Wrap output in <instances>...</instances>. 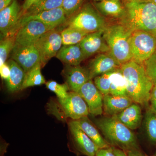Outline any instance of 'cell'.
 <instances>
[{"mask_svg":"<svg viewBox=\"0 0 156 156\" xmlns=\"http://www.w3.org/2000/svg\"><path fill=\"white\" fill-rule=\"evenodd\" d=\"M120 69L126 79L128 97L134 103L142 105L147 104L154 85L143 65L131 60L122 65Z\"/></svg>","mask_w":156,"mask_h":156,"instance_id":"obj_1","label":"cell"},{"mask_svg":"<svg viewBox=\"0 0 156 156\" xmlns=\"http://www.w3.org/2000/svg\"><path fill=\"white\" fill-rule=\"evenodd\" d=\"M126 14L121 21L132 31L156 33V5L150 1H125Z\"/></svg>","mask_w":156,"mask_h":156,"instance_id":"obj_2","label":"cell"},{"mask_svg":"<svg viewBox=\"0 0 156 156\" xmlns=\"http://www.w3.org/2000/svg\"><path fill=\"white\" fill-rule=\"evenodd\" d=\"M95 123L109 144L126 152L139 149L135 134L115 117H103Z\"/></svg>","mask_w":156,"mask_h":156,"instance_id":"obj_3","label":"cell"},{"mask_svg":"<svg viewBox=\"0 0 156 156\" xmlns=\"http://www.w3.org/2000/svg\"><path fill=\"white\" fill-rule=\"evenodd\" d=\"M132 32L121 21L108 24L104 30V38L110 53L121 65L132 60L130 39Z\"/></svg>","mask_w":156,"mask_h":156,"instance_id":"obj_4","label":"cell"},{"mask_svg":"<svg viewBox=\"0 0 156 156\" xmlns=\"http://www.w3.org/2000/svg\"><path fill=\"white\" fill-rule=\"evenodd\" d=\"M48 111L60 121L67 118L78 120L88 117L89 108L86 101L78 92H69L64 99L57 98L48 104Z\"/></svg>","mask_w":156,"mask_h":156,"instance_id":"obj_5","label":"cell"},{"mask_svg":"<svg viewBox=\"0 0 156 156\" xmlns=\"http://www.w3.org/2000/svg\"><path fill=\"white\" fill-rule=\"evenodd\" d=\"M66 24V27L76 29L87 34L104 30L108 25L105 17L90 3L83 4L67 20Z\"/></svg>","mask_w":156,"mask_h":156,"instance_id":"obj_6","label":"cell"},{"mask_svg":"<svg viewBox=\"0 0 156 156\" xmlns=\"http://www.w3.org/2000/svg\"><path fill=\"white\" fill-rule=\"evenodd\" d=\"M130 45L132 60L139 64H143L156 52L154 35L145 31H133Z\"/></svg>","mask_w":156,"mask_h":156,"instance_id":"obj_7","label":"cell"},{"mask_svg":"<svg viewBox=\"0 0 156 156\" xmlns=\"http://www.w3.org/2000/svg\"><path fill=\"white\" fill-rule=\"evenodd\" d=\"M61 31L53 29L40 37L35 46L41 56L42 67L56 54L62 47Z\"/></svg>","mask_w":156,"mask_h":156,"instance_id":"obj_8","label":"cell"},{"mask_svg":"<svg viewBox=\"0 0 156 156\" xmlns=\"http://www.w3.org/2000/svg\"><path fill=\"white\" fill-rule=\"evenodd\" d=\"M69 128L70 134L71 149L84 155L96 156L99 148L82 130L75 120L69 123Z\"/></svg>","mask_w":156,"mask_h":156,"instance_id":"obj_9","label":"cell"},{"mask_svg":"<svg viewBox=\"0 0 156 156\" xmlns=\"http://www.w3.org/2000/svg\"><path fill=\"white\" fill-rule=\"evenodd\" d=\"M52 29L38 20H30L20 27L15 34V44L22 47L35 45L40 37Z\"/></svg>","mask_w":156,"mask_h":156,"instance_id":"obj_10","label":"cell"},{"mask_svg":"<svg viewBox=\"0 0 156 156\" xmlns=\"http://www.w3.org/2000/svg\"><path fill=\"white\" fill-rule=\"evenodd\" d=\"M21 17L22 10L16 0H13L8 7L0 11L1 39L15 35L16 29Z\"/></svg>","mask_w":156,"mask_h":156,"instance_id":"obj_11","label":"cell"},{"mask_svg":"<svg viewBox=\"0 0 156 156\" xmlns=\"http://www.w3.org/2000/svg\"><path fill=\"white\" fill-rule=\"evenodd\" d=\"M67 20L62 7L42 11L37 14L21 17L16 29L15 34L20 27L30 20H38L51 28L55 29L66 24Z\"/></svg>","mask_w":156,"mask_h":156,"instance_id":"obj_12","label":"cell"},{"mask_svg":"<svg viewBox=\"0 0 156 156\" xmlns=\"http://www.w3.org/2000/svg\"><path fill=\"white\" fill-rule=\"evenodd\" d=\"M11 59L22 68L25 73L41 63L40 53L35 45L22 47L15 44L11 52Z\"/></svg>","mask_w":156,"mask_h":156,"instance_id":"obj_13","label":"cell"},{"mask_svg":"<svg viewBox=\"0 0 156 156\" xmlns=\"http://www.w3.org/2000/svg\"><path fill=\"white\" fill-rule=\"evenodd\" d=\"M121 65L110 52L98 53L91 60L87 70L92 80L98 76L120 68Z\"/></svg>","mask_w":156,"mask_h":156,"instance_id":"obj_14","label":"cell"},{"mask_svg":"<svg viewBox=\"0 0 156 156\" xmlns=\"http://www.w3.org/2000/svg\"><path fill=\"white\" fill-rule=\"evenodd\" d=\"M78 93L87 103L89 113L94 116L102 114L103 96L92 80H89L84 84Z\"/></svg>","mask_w":156,"mask_h":156,"instance_id":"obj_15","label":"cell"},{"mask_svg":"<svg viewBox=\"0 0 156 156\" xmlns=\"http://www.w3.org/2000/svg\"><path fill=\"white\" fill-rule=\"evenodd\" d=\"M103 30L88 34L80 43L86 58L95 54L109 52L104 38Z\"/></svg>","mask_w":156,"mask_h":156,"instance_id":"obj_16","label":"cell"},{"mask_svg":"<svg viewBox=\"0 0 156 156\" xmlns=\"http://www.w3.org/2000/svg\"><path fill=\"white\" fill-rule=\"evenodd\" d=\"M62 73L71 92H79L81 87L90 80L87 69L80 65H66Z\"/></svg>","mask_w":156,"mask_h":156,"instance_id":"obj_17","label":"cell"},{"mask_svg":"<svg viewBox=\"0 0 156 156\" xmlns=\"http://www.w3.org/2000/svg\"><path fill=\"white\" fill-rule=\"evenodd\" d=\"M103 111L110 116L119 114L130 106L134 101L128 96L103 95Z\"/></svg>","mask_w":156,"mask_h":156,"instance_id":"obj_18","label":"cell"},{"mask_svg":"<svg viewBox=\"0 0 156 156\" xmlns=\"http://www.w3.org/2000/svg\"><path fill=\"white\" fill-rule=\"evenodd\" d=\"M113 117L131 130H135L141 124L142 110L139 105L134 102L119 114Z\"/></svg>","mask_w":156,"mask_h":156,"instance_id":"obj_19","label":"cell"},{"mask_svg":"<svg viewBox=\"0 0 156 156\" xmlns=\"http://www.w3.org/2000/svg\"><path fill=\"white\" fill-rule=\"evenodd\" d=\"M56 58L67 65H80L86 59L80 44L75 45H63L56 55Z\"/></svg>","mask_w":156,"mask_h":156,"instance_id":"obj_20","label":"cell"},{"mask_svg":"<svg viewBox=\"0 0 156 156\" xmlns=\"http://www.w3.org/2000/svg\"><path fill=\"white\" fill-rule=\"evenodd\" d=\"M93 4L104 17L122 19L126 14L125 5L120 0H105Z\"/></svg>","mask_w":156,"mask_h":156,"instance_id":"obj_21","label":"cell"},{"mask_svg":"<svg viewBox=\"0 0 156 156\" xmlns=\"http://www.w3.org/2000/svg\"><path fill=\"white\" fill-rule=\"evenodd\" d=\"M7 62L11 70L10 77L6 81L8 90L11 92L22 90L23 84L26 74L24 70L12 59H10Z\"/></svg>","mask_w":156,"mask_h":156,"instance_id":"obj_22","label":"cell"},{"mask_svg":"<svg viewBox=\"0 0 156 156\" xmlns=\"http://www.w3.org/2000/svg\"><path fill=\"white\" fill-rule=\"evenodd\" d=\"M75 121L82 130L92 140L98 148H105L110 147L107 141L101 136L97 128L88 119V117H84Z\"/></svg>","mask_w":156,"mask_h":156,"instance_id":"obj_23","label":"cell"},{"mask_svg":"<svg viewBox=\"0 0 156 156\" xmlns=\"http://www.w3.org/2000/svg\"><path fill=\"white\" fill-rule=\"evenodd\" d=\"M109 94L114 96H128L126 79L120 68L112 73Z\"/></svg>","mask_w":156,"mask_h":156,"instance_id":"obj_24","label":"cell"},{"mask_svg":"<svg viewBox=\"0 0 156 156\" xmlns=\"http://www.w3.org/2000/svg\"><path fill=\"white\" fill-rule=\"evenodd\" d=\"M62 2V0H39L23 12L21 17L61 7Z\"/></svg>","mask_w":156,"mask_h":156,"instance_id":"obj_25","label":"cell"},{"mask_svg":"<svg viewBox=\"0 0 156 156\" xmlns=\"http://www.w3.org/2000/svg\"><path fill=\"white\" fill-rule=\"evenodd\" d=\"M41 62L38 63L26 73L22 87V90L28 87L40 86L46 83V80L42 74Z\"/></svg>","mask_w":156,"mask_h":156,"instance_id":"obj_26","label":"cell"},{"mask_svg":"<svg viewBox=\"0 0 156 156\" xmlns=\"http://www.w3.org/2000/svg\"><path fill=\"white\" fill-rule=\"evenodd\" d=\"M88 34L76 29L66 27L61 32L62 45L80 44Z\"/></svg>","mask_w":156,"mask_h":156,"instance_id":"obj_27","label":"cell"},{"mask_svg":"<svg viewBox=\"0 0 156 156\" xmlns=\"http://www.w3.org/2000/svg\"><path fill=\"white\" fill-rule=\"evenodd\" d=\"M15 44V35L9 36L1 39L0 42V66L6 62L9 54Z\"/></svg>","mask_w":156,"mask_h":156,"instance_id":"obj_28","label":"cell"},{"mask_svg":"<svg viewBox=\"0 0 156 156\" xmlns=\"http://www.w3.org/2000/svg\"><path fill=\"white\" fill-rule=\"evenodd\" d=\"M145 126L149 138L152 142L156 143V114L151 109L146 114Z\"/></svg>","mask_w":156,"mask_h":156,"instance_id":"obj_29","label":"cell"},{"mask_svg":"<svg viewBox=\"0 0 156 156\" xmlns=\"http://www.w3.org/2000/svg\"><path fill=\"white\" fill-rule=\"evenodd\" d=\"M113 71L98 76L94 79V84L103 96L109 94L111 77Z\"/></svg>","mask_w":156,"mask_h":156,"instance_id":"obj_30","label":"cell"},{"mask_svg":"<svg viewBox=\"0 0 156 156\" xmlns=\"http://www.w3.org/2000/svg\"><path fill=\"white\" fill-rule=\"evenodd\" d=\"M48 89L54 92L57 98L64 99L67 97L69 89L66 83L60 84L54 81H49L46 83Z\"/></svg>","mask_w":156,"mask_h":156,"instance_id":"obj_31","label":"cell"},{"mask_svg":"<svg viewBox=\"0 0 156 156\" xmlns=\"http://www.w3.org/2000/svg\"><path fill=\"white\" fill-rule=\"evenodd\" d=\"M83 2L84 0H62L61 7L68 19L80 9Z\"/></svg>","mask_w":156,"mask_h":156,"instance_id":"obj_32","label":"cell"},{"mask_svg":"<svg viewBox=\"0 0 156 156\" xmlns=\"http://www.w3.org/2000/svg\"><path fill=\"white\" fill-rule=\"evenodd\" d=\"M143 66L148 76L156 86V53L143 63Z\"/></svg>","mask_w":156,"mask_h":156,"instance_id":"obj_33","label":"cell"},{"mask_svg":"<svg viewBox=\"0 0 156 156\" xmlns=\"http://www.w3.org/2000/svg\"><path fill=\"white\" fill-rule=\"evenodd\" d=\"M10 66L8 62H6L0 66V75L2 79L6 81L8 80L10 77Z\"/></svg>","mask_w":156,"mask_h":156,"instance_id":"obj_34","label":"cell"},{"mask_svg":"<svg viewBox=\"0 0 156 156\" xmlns=\"http://www.w3.org/2000/svg\"><path fill=\"white\" fill-rule=\"evenodd\" d=\"M95 156H115L114 152L113 147L99 149Z\"/></svg>","mask_w":156,"mask_h":156,"instance_id":"obj_35","label":"cell"},{"mask_svg":"<svg viewBox=\"0 0 156 156\" xmlns=\"http://www.w3.org/2000/svg\"><path fill=\"white\" fill-rule=\"evenodd\" d=\"M151 109L156 114V86H154L151 92L150 99Z\"/></svg>","mask_w":156,"mask_h":156,"instance_id":"obj_36","label":"cell"},{"mask_svg":"<svg viewBox=\"0 0 156 156\" xmlns=\"http://www.w3.org/2000/svg\"><path fill=\"white\" fill-rule=\"evenodd\" d=\"M126 152L128 156H147L142 153L139 149L128 151Z\"/></svg>","mask_w":156,"mask_h":156,"instance_id":"obj_37","label":"cell"},{"mask_svg":"<svg viewBox=\"0 0 156 156\" xmlns=\"http://www.w3.org/2000/svg\"><path fill=\"white\" fill-rule=\"evenodd\" d=\"M39 0H25L22 6V14L23 12L27 10L33 4Z\"/></svg>","mask_w":156,"mask_h":156,"instance_id":"obj_38","label":"cell"},{"mask_svg":"<svg viewBox=\"0 0 156 156\" xmlns=\"http://www.w3.org/2000/svg\"><path fill=\"white\" fill-rule=\"evenodd\" d=\"M113 150L115 156H128L125 151L113 147Z\"/></svg>","mask_w":156,"mask_h":156,"instance_id":"obj_39","label":"cell"},{"mask_svg":"<svg viewBox=\"0 0 156 156\" xmlns=\"http://www.w3.org/2000/svg\"><path fill=\"white\" fill-rule=\"evenodd\" d=\"M13 0H0V11L8 7Z\"/></svg>","mask_w":156,"mask_h":156,"instance_id":"obj_40","label":"cell"},{"mask_svg":"<svg viewBox=\"0 0 156 156\" xmlns=\"http://www.w3.org/2000/svg\"><path fill=\"white\" fill-rule=\"evenodd\" d=\"M7 144H1V156H5V154L7 150Z\"/></svg>","mask_w":156,"mask_h":156,"instance_id":"obj_41","label":"cell"},{"mask_svg":"<svg viewBox=\"0 0 156 156\" xmlns=\"http://www.w3.org/2000/svg\"><path fill=\"white\" fill-rule=\"evenodd\" d=\"M148 0H125V1H136V2H145Z\"/></svg>","mask_w":156,"mask_h":156,"instance_id":"obj_42","label":"cell"},{"mask_svg":"<svg viewBox=\"0 0 156 156\" xmlns=\"http://www.w3.org/2000/svg\"><path fill=\"white\" fill-rule=\"evenodd\" d=\"M148 1H150V2H152L155 5H156V0H148Z\"/></svg>","mask_w":156,"mask_h":156,"instance_id":"obj_43","label":"cell"},{"mask_svg":"<svg viewBox=\"0 0 156 156\" xmlns=\"http://www.w3.org/2000/svg\"><path fill=\"white\" fill-rule=\"evenodd\" d=\"M94 2H101V1H105V0H93Z\"/></svg>","mask_w":156,"mask_h":156,"instance_id":"obj_44","label":"cell"},{"mask_svg":"<svg viewBox=\"0 0 156 156\" xmlns=\"http://www.w3.org/2000/svg\"><path fill=\"white\" fill-rule=\"evenodd\" d=\"M154 37H155V38L156 44V33L154 35Z\"/></svg>","mask_w":156,"mask_h":156,"instance_id":"obj_45","label":"cell"}]
</instances>
